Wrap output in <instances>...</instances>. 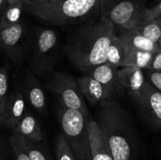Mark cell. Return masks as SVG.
<instances>
[{
  "instance_id": "obj_10",
  "label": "cell",
  "mask_w": 161,
  "mask_h": 160,
  "mask_svg": "<svg viewBox=\"0 0 161 160\" xmlns=\"http://www.w3.org/2000/svg\"><path fill=\"white\" fill-rule=\"evenodd\" d=\"M118 69L108 63H104L83 72L99 82L106 89L110 99L113 100V97L120 95L124 91L119 81Z\"/></svg>"
},
{
  "instance_id": "obj_19",
  "label": "cell",
  "mask_w": 161,
  "mask_h": 160,
  "mask_svg": "<svg viewBox=\"0 0 161 160\" xmlns=\"http://www.w3.org/2000/svg\"><path fill=\"white\" fill-rule=\"evenodd\" d=\"M127 50L115 32L108 45L106 54V63L116 67H124Z\"/></svg>"
},
{
  "instance_id": "obj_33",
  "label": "cell",
  "mask_w": 161,
  "mask_h": 160,
  "mask_svg": "<svg viewBox=\"0 0 161 160\" xmlns=\"http://www.w3.org/2000/svg\"><path fill=\"white\" fill-rule=\"evenodd\" d=\"M158 45H159V46H160V50H161V40H159Z\"/></svg>"
},
{
  "instance_id": "obj_8",
  "label": "cell",
  "mask_w": 161,
  "mask_h": 160,
  "mask_svg": "<svg viewBox=\"0 0 161 160\" xmlns=\"http://www.w3.org/2000/svg\"><path fill=\"white\" fill-rule=\"evenodd\" d=\"M30 33L23 20L0 29V53L15 65H21L27 59Z\"/></svg>"
},
{
  "instance_id": "obj_14",
  "label": "cell",
  "mask_w": 161,
  "mask_h": 160,
  "mask_svg": "<svg viewBox=\"0 0 161 160\" xmlns=\"http://www.w3.org/2000/svg\"><path fill=\"white\" fill-rule=\"evenodd\" d=\"M119 81L124 89L128 91L130 97L136 101L146 83L143 70L135 67L125 66L118 69Z\"/></svg>"
},
{
  "instance_id": "obj_30",
  "label": "cell",
  "mask_w": 161,
  "mask_h": 160,
  "mask_svg": "<svg viewBox=\"0 0 161 160\" xmlns=\"http://www.w3.org/2000/svg\"><path fill=\"white\" fill-rule=\"evenodd\" d=\"M7 5H8L7 0H0V16H1L2 13L3 12V10H4L5 8L6 7Z\"/></svg>"
},
{
  "instance_id": "obj_27",
  "label": "cell",
  "mask_w": 161,
  "mask_h": 160,
  "mask_svg": "<svg viewBox=\"0 0 161 160\" xmlns=\"http://www.w3.org/2000/svg\"><path fill=\"white\" fill-rule=\"evenodd\" d=\"M9 153H12V152L9 141L6 142L3 135L0 133V160H8Z\"/></svg>"
},
{
  "instance_id": "obj_28",
  "label": "cell",
  "mask_w": 161,
  "mask_h": 160,
  "mask_svg": "<svg viewBox=\"0 0 161 160\" xmlns=\"http://www.w3.org/2000/svg\"><path fill=\"white\" fill-rule=\"evenodd\" d=\"M147 70L161 72V50L154 53L153 57L151 61L149 69H147Z\"/></svg>"
},
{
  "instance_id": "obj_25",
  "label": "cell",
  "mask_w": 161,
  "mask_h": 160,
  "mask_svg": "<svg viewBox=\"0 0 161 160\" xmlns=\"http://www.w3.org/2000/svg\"><path fill=\"white\" fill-rule=\"evenodd\" d=\"M8 141H9L11 152H12V155L14 160H31L28 158V155L24 152V151L19 147V145L17 144V142L14 139L12 135L9 137Z\"/></svg>"
},
{
  "instance_id": "obj_29",
  "label": "cell",
  "mask_w": 161,
  "mask_h": 160,
  "mask_svg": "<svg viewBox=\"0 0 161 160\" xmlns=\"http://www.w3.org/2000/svg\"><path fill=\"white\" fill-rule=\"evenodd\" d=\"M150 9L153 16L155 18H158V17H161V1L158 3V4L156 5L155 6H153V7L151 8V9Z\"/></svg>"
},
{
  "instance_id": "obj_15",
  "label": "cell",
  "mask_w": 161,
  "mask_h": 160,
  "mask_svg": "<svg viewBox=\"0 0 161 160\" xmlns=\"http://www.w3.org/2000/svg\"><path fill=\"white\" fill-rule=\"evenodd\" d=\"M76 80L83 98L91 106H96L102 102L111 100L105 87L93 77L85 74Z\"/></svg>"
},
{
  "instance_id": "obj_12",
  "label": "cell",
  "mask_w": 161,
  "mask_h": 160,
  "mask_svg": "<svg viewBox=\"0 0 161 160\" xmlns=\"http://www.w3.org/2000/svg\"><path fill=\"white\" fill-rule=\"evenodd\" d=\"M26 111V99L23 92L14 90L9 93L3 111V126L12 130L18 124Z\"/></svg>"
},
{
  "instance_id": "obj_18",
  "label": "cell",
  "mask_w": 161,
  "mask_h": 160,
  "mask_svg": "<svg viewBox=\"0 0 161 160\" xmlns=\"http://www.w3.org/2000/svg\"><path fill=\"white\" fill-rule=\"evenodd\" d=\"M19 147L31 160H53L43 141H36L19 135L12 134Z\"/></svg>"
},
{
  "instance_id": "obj_4",
  "label": "cell",
  "mask_w": 161,
  "mask_h": 160,
  "mask_svg": "<svg viewBox=\"0 0 161 160\" xmlns=\"http://www.w3.org/2000/svg\"><path fill=\"white\" fill-rule=\"evenodd\" d=\"M58 50V35L51 28H37L30 33L27 59L30 71L47 81L54 73Z\"/></svg>"
},
{
  "instance_id": "obj_22",
  "label": "cell",
  "mask_w": 161,
  "mask_h": 160,
  "mask_svg": "<svg viewBox=\"0 0 161 160\" xmlns=\"http://www.w3.org/2000/svg\"><path fill=\"white\" fill-rule=\"evenodd\" d=\"M154 53L140 50H127L124 67L130 66L142 69H149Z\"/></svg>"
},
{
  "instance_id": "obj_7",
  "label": "cell",
  "mask_w": 161,
  "mask_h": 160,
  "mask_svg": "<svg viewBox=\"0 0 161 160\" xmlns=\"http://www.w3.org/2000/svg\"><path fill=\"white\" fill-rule=\"evenodd\" d=\"M46 89L56 95L61 106L80 111L89 118L90 112L86 100L81 94L76 78L69 73L55 72L45 83Z\"/></svg>"
},
{
  "instance_id": "obj_6",
  "label": "cell",
  "mask_w": 161,
  "mask_h": 160,
  "mask_svg": "<svg viewBox=\"0 0 161 160\" xmlns=\"http://www.w3.org/2000/svg\"><path fill=\"white\" fill-rule=\"evenodd\" d=\"M61 133L64 135L76 160H91L87 123L89 118L80 111L61 106L58 111Z\"/></svg>"
},
{
  "instance_id": "obj_16",
  "label": "cell",
  "mask_w": 161,
  "mask_h": 160,
  "mask_svg": "<svg viewBox=\"0 0 161 160\" xmlns=\"http://www.w3.org/2000/svg\"><path fill=\"white\" fill-rule=\"evenodd\" d=\"M119 30V33L116 35L127 50H140L156 53L160 50L157 42L146 39L134 28Z\"/></svg>"
},
{
  "instance_id": "obj_11",
  "label": "cell",
  "mask_w": 161,
  "mask_h": 160,
  "mask_svg": "<svg viewBox=\"0 0 161 160\" xmlns=\"http://www.w3.org/2000/svg\"><path fill=\"white\" fill-rule=\"evenodd\" d=\"M23 94L31 108L39 114L47 112V104L43 87L39 78L31 71L25 72L23 81Z\"/></svg>"
},
{
  "instance_id": "obj_35",
  "label": "cell",
  "mask_w": 161,
  "mask_h": 160,
  "mask_svg": "<svg viewBox=\"0 0 161 160\" xmlns=\"http://www.w3.org/2000/svg\"><path fill=\"white\" fill-rule=\"evenodd\" d=\"M160 40H161V38H160Z\"/></svg>"
},
{
  "instance_id": "obj_5",
  "label": "cell",
  "mask_w": 161,
  "mask_h": 160,
  "mask_svg": "<svg viewBox=\"0 0 161 160\" xmlns=\"http://www.w3.org/2000/svg\"><path fill=\"white\" fill-rule=\"evenodd\" d=\"M100 18L108 20L114 29H129L154 17L143 0H100Z\"/></svg>"
},
{
  "instance_id": "obj_9",
  "label": "cell",
  "mask_w": 161,
  "mask_h": 160,
  "mask_svg": "<svg viewBox=\"0 0 161 160\" xmlns=\"http://www.w3.org/2000/svg\"><path fill=\"white\" fill-rule=\"evenodd\" d=\"M135 103L143 121L153 130H161V92L146 81Z\"/></svg>"
},
{
  "instance_id": "obj_21",
  "label": "cell",
  "mask_w": 161,
  "mask_h": 160,
  "mask_svg": "<svg viewBox=\"0 0 161 160\" xmlns=\"http://www.w3.org/2000/svg\"><path fill=\"white\" fill-rule=\"evenodd\" d=\"M133 28L146 39L158 43L161 38V17H153Z\"/></svg>"
},
{
  "instance_id": "obj_13",
  "label": "cell",
  "mask_w": 161,
  "mask_h": 160,
  "mask_svg": "<svg viewBox=\"0 0 161 160\" xmlns=\"http://www.w3.org/2000/svg\"><path fill=\"white\" fill-rule=\"evenodd\" d=\"M88 137L91 160H114L105 134L93 119H88Z\"/></svg>"
},
{
  "instance_id": "obj_24",
  "label": "cell",
  "mask_w": 161,
  "mask_h": 160,
  "mask_svg": "<svg viewBox=\"0 0 161 160\" xmlns=\"http://www.w3.org/2000/svg\"><path fill=\"white\" fill-rule=\"evenodd\" d=\"M9 95V65L0 67V114L3 119V111Z\"/></svg>"
},
{
  "instance_id": "obj_31",
  "label": "cell",
  "mask_w": 161,
  "mask_h": 160,
  "mask_svg": "<svg viewBox=\"0 0 161 160\" xmlns=\"http://www.w3.org/2000/svg\"><path fill=\"white\" fill-rule=\"evenodd\" d=\"M8 1V4H11V3H15V2H17V1H24L25 3H28V2H30L31 0H7Z\"/></svg>"
},
{
  "instance_id": "obj_1",
  "label": "cell",
  "mask_w": 161,
  "mask_h": 160,
  "mask_svg": "<svg viewBox=\"0 0 161 160\" xmlns=\"http://www.w3.org/2000/svg\"><path fill=\"white\" fill-rule=\"evenodd\" d=\"M115 32L108 20H90L68 37L63 50L77 68L86 72L106 63L107 50Z\"/></svg>"
},
{
  "instance_id": "obj_2",
  "label": "cell",
  "mask_w": 161,
  "mask_h": 160,
  "mask_svg": "<svg viewBox=\"0 0 161 160\" xmlns=\"http://www.w3.org/2000/svg\"><path fill=\"white\" fill-rule=\"evenodd\" d=\"M94 121L105 134L114 160H138L136 128L123 105L114 100L102 102L97 105Z\"/></svg>"
},
{
  "instance_id": "obj_26",
  "label": "cell",
  "mask_w": 161,
  "mask_h": 160,
  "mask_svg": "<svg viewBox=\"0 0 161 160\" xmlns=\"http://www.w3.org/2000/svg\"><path fill=\"white\" fill-rule=\"evenodd\" d=\"M146 79L149 84L161 92V72H154L152 70H146Z\"/></svg>"
},
{
  "instance_id": "obj_23",
  "label": "cell",
  "mask_w": 161,
  "mask_h": 160,
  "mask_svg": "<svg viewBox=\"0 0 161 160\" xmlns=\"http://www.w3.org/2000/svg\"><path fill=\"white\" fill-rule=\"evenodd\" d=\"M54 152L56 160H76L69 143L61 133L55 140Z\"/></svg>"
},
{
  "instance_id": "obj_17",
  "label": "cell",
  "mask_w": 161,
  "mask_h": 160,
  "mask_svg": "<svg viewBox=\"0 0 161 160\" xmlns=\"http://www.w3.org/2000/svg\"><path fill=\"white\" fill-rule=\"evenodd\" d=\"M11 130L12 134L19 135L33 141H43L45 138L38 119L28 111H26L18 124Z\"/></svg>"
},
{
  "instance_id": "obj_20",
  "label": "cell",
  "mask_w": 161,
  "mask_h": 160,
  "mask_svg": "<svg viewBox=\"0 0 161 160\" xmlns=\"http://www.w3.org/2000/svg\"><path fill=\"white\" fill-rule=\"evenodd\" d=\"M25 3L24 1H17L6 6L0 16V29L12 26L21 20Z\"/></svg>"
},
{
  "instance_id": "obj_32",
  "label": "cell",
  "mask_w": 161,
  "mask_h": 160,
  "mask_svg": "<svg viewBox=\"0 0 161 160\" xmlns=\"http://www.w3.org/2000/svg\"><path fill=\"white\" fill-rule=\"evenodd\" d=\"M3 126V119H2V115L0 114V128Z\"/></svg>"
},
{
  "instance_id": "obj_34",
  "label": "cell",
  "mask_w": 161,
  "mask_h": 160,
  "mask_svg": "<svg viewBox=\"0 0 161 160\" xmlns=\"http://www.w3.org/2000/svg\"><path fill=\"white\" fill-rule=\"evenodd\" d=\"M160 152H161V144H160Z\"/></svg>"
},
{
  "instance_id": "obj_3",
  "label": "cell",
  "mask_w": 161,
  "mask_h": 160,
  "mask_svg": "<svg viewBox=\"0 0 161 160\" xmlns=\"http://www.w3.org/2000/svg\"><path fill=\"white\" fill-rule=\"evenodd\" d=\"M100 0H31L25 10L53 26L82 23L99 13Z\"/></svg>"
}]
</instances>
